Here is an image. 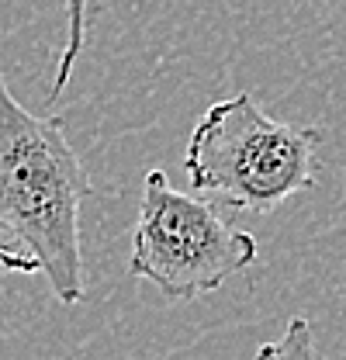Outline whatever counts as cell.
Here are the masks:
<instances>
[{
    "mask_svg": "<svg viewBox=\"0 0 346 360\" xmlns=\"http://www.w3.org/2000/svg\"><path fill=\"white\" fill-rule=\"evenodd\" d=\"M94 191L59 115H35L0 73V267L42 274L63 305H80V205Z\"/></svg>",
    "mask_w": 346,
    "mask_h": 360,
    "instance_id": "6da1fadb",
    "label": "cell"
},
{
    "mask_svg": "<svg viewBox=\"0 0 346 360\" xmlns=\"http://www.w3.org/2000/svg\"><path fill=\"white\" fill-rule=\"evenodd\" d=\"M319 142V129L277 122L250 94H236L198 118L184 170L194 194H218L232 208L267 215L315 184Z\"/></svg>",
    "mask_w": 346,
    "mask_h": 360,
    "instance_id": "7a4b0ae2",
    "label": "cell"
},
{
    "mask_svg": "<svg viewBox=\"0 0 346 360\" xmlns=\"http://www.w3.org/2000/svg\"><path fill=\"white\" fill-rule=\"evenodd\" d=\"M257 239L205 198L180 194L163 170L142 180L129 274L146 277L170 302H194L257 264Z\"/></svg>",
    "mask_w": 346,
    "mask_h": 360,
    "instance_id": "3957f363",
    "label": "cell"
},
{
    "mask_svg": "<svg viewBox=\"0 0 346 360\" xmlns=\"http://www.w3.org/2000/svg\"><path fill=\"white\" fill-rule=\"evenodd\" d=\"M84 39H86V0H66V45L59 52V63H56V73H52V84H49V104H56L63 97V90L70 87V77H73L77 59L84 52Z\"/></svg>",
    "mask_w": 346,
    "mask_h": 360,
    "instance_id": "277c9868",
    "label": "cell"
},
{
    "mask_svg": "<svg viewBox=\"0 0 346 360\" xmlns=\"http://www.w3.org/2000/svg\"><path fill=\"white\" fill-rule=\"evenodd\" d=\"M257 360H326L315 350V333L308 319H291L284 336L277 343H263L257 350Z\"/></svg>",
    "mask_w": 346,
    "mask_h": 360,
    "instance_id": "5b68a950",
    "label": "cell"
}]
</instances>
